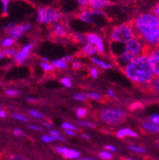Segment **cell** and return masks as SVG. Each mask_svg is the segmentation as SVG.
Here are the masks:
<instances>
[{
  "mask_svg": "<svg viewBox=\"0 0 159 160\" xmlns=\"http://www.w3.org/2000/svg\"><path fill=\"white\" fill-rule=\"evenodd\" d=\"M29 56V52H24V51H20V52H17V53L14 55V58H15V61L17 64H20L22 62H24L25 60L28 58Z\"/></svg>",
  "mask_w": 159,
  "mask_h": 160,
  "instance_id": "15",
  "label": "cell"
},
{
  "mask_svg": "<svg viewBox=\"0 0 159 160\" xmlns=\"http://www.w3.org/2000/svg\"><path fill=\"white\" fill-rule=\"evenodd\" d=\"M99 156H100V158H102L104 160H110V159L112 158V153L109 151H103V152H101L100 153H99Z\"/></svg>",
  "mask_w": 159,
  "mask_h": 160,
  "instance_id": "21",
  "label": "cell"
},
{
  "mask_svg": "<svg viewBox=\"0 0 159 160\" xmlns=\"http://www.w3.org/2000/svg\"><path fill=\"white\" fill-rule=\"evenodd\" d=\"M82 136H83L84 138H89V135H88V134H85V133H83Z\"/></svg>",
  "mask_w": 159,
  "mask_h": 160,
  "instance_id": "51",
  "label": "cell"
},
{
  "mask_svg": "<svg viewBox=\"0 0 159 160\" xmlns=\"http://www.w3.org/2000/svg\"><path fill=\"white\" fill-rule=\"evenodd\" d=\"M105 148H106L108 151H111V152H115V151H116V148L113 147V146H112V145H107Z\"/></svg>",
  "mask_w": 159,
  "mask_h": 160,
  "instance_id": "44",
  "label": "cell"
},
{
  "mask_svg": "<svg viewBox=\"0 0 159 160\" xmlns=\"http://www.w3.org/2000/svg\"><path fill=\"white\" fill-rule=\"evenodd\" d=\"M1 1H2V3L4 5V12H3V14L6 15L7 14V10H8V3L10 2V0H1Z\"/></svg>",
  "mask_w": 159,
  "mask_h": 160,
  "instance_id": "40",
  "label": "cell"
},
{
  "mask_svg": "<svg viewBox=\"0 0 159 160\" xmlns=\"http://www.w3.org/2000/svg\"><path fill=\"white\" fill-rule=\"evenodd\" d=\"M154 11H155V13H154V15L158 17V14H159V12H158V3L155 5V8H153V9L152 10V12H153Z\"/></svg>",
  "mask_w": 159,
  "mask_h": 160,
  "instance_id": "45",
  "label": "cell"
},
{
  "mask_svg": "<svg viewBox=\"0 0 159 160\" xmlns=\"http://www.w3.org/2000/svg\"><path fill=\"white\" fill-rule=\"evenodd\" d=\"M91 60H92V61L94 64H96V65H98V66H100V67H102V68H104V69H110V68H112V66H111L110 64H106L105 62L102 61V60H99V59H97V58H95V57H92Z\"/></svg>",
  "mask_w": 159,
  "mask_h": 160,
  "instance_id": "17",
  "label": "cell"
},
{
  "mask_svg": "<svg viewBox=\"0 0 159 160\" xmlns=\"http://www.w3.org/2000/svg\"><path fill=\"white\" fill-rule=\"evenodd\" d=\"M149 84H150V88L152 89V92H158V77L155 76V78H152L149 82Z\"/></svg>",
  "mask_w": 159,
  "mask_h": 160,
  "instance_id": "19",
  "label": "cell"
},
{
  "mask_svg": "<svg viewBox=\"0 0 159 160\" xmlns=\"http://www.w3.org/2000/svg\"><path fill=\"white\" fill-rule=\"evenodd\" d=\"M52 66L58 69H65L67 68V63L63 59H59V60H54V61H52Z\"/></svg>",
  "mask_w": 159,
  "mask_h": 160,
  "instance_id": "18",
  "label": "cell"
},
{
  "mask_svg": "<svg viewBox=\"0 0 159 160\" xmlns=\"http://www.w3.org/2000/svg\"><path fill=\"white\" fill-rule=\"evenodd\" d=\"M78 160H94V159H92V158H81V159H78Z\"/></svg>",
  "mask_w": 159,
  "mask_h": 160,
  "instance_id": "50",
  "label": "cell"
},
{
  "mask_svg": "<svg viewBox=\"0 0 159 160\" xmlns=\"http://www.w3.org/2000/svg\"><path fill=\"white\" fill-rule=\"evenodd\" d=\"M143 127L146 131L148 132H158L159 131V128H158V125H155V124H152V123H150V122H143Z\"/></svg>",
  "mask_w": 159,
  "mask_h": 160,
  "instance_id": "16",
  "label": "cell"
},
{
  "mask_svg": "<svg viewBox=\"0 0 159 160\" xmlns=\"http://www.w3.org/2000/svg\"><path fill=\"white\" fill-rule=\"evenodd\" d=\"M126 160H132V159H126Z\"/></svg>",
  "mask_w": 159,
  "mask_h": 160,
  "instance_id": "52",
  "label": "cell"
},
{
  "mask_svg": "<svg viewBox=\"0 0 159 160\" xmlns=\"http://www.w3.org/2000/svg\"><path fill=\"white\" fill-rule=\"evenodd\" d=\"M61 83H62L64 86H66V87H71V86H72V81H71V79H70V78H67V77L61 79Z\"/></svg>",
  "mask_w": 159,
  "mask_h": 160,
  "instance_id": "33",
  "label": "cell"
},
{
  "mask_svg": "<svg viewBox=\"0 0 159 160\" xmlns=\"http://www.w3.org/2000/svg\"><path fill=\"white\" fill-rule=\"evenodd\" d=\"M12 116H13L15 119L21 120V121H28L27 117H25V116H23V115H21V114H16V113H14V114H12Z\"/></svg>",
  "mask_w": 159,
  "mask_h": 160,
  "instance_id": "37",
  "label": "cell"
},
{
  "mask_svg": "<svg viewBox=\"0 0 159 160\" xmlns=\"http://www.w3.org/2000/svg\"><path fill=\"white\" fill-rule=\"evenodd\" d=\"M55 150L57 152L61 153L65 158H68V159H75L80 156V152L75 150H72V149H68L64 147H56Z\"/></svg>",
  "mask_w": 159,
  "mask_h": 160,
  "instance_id": "11",
  "label": "cell"
},
{
  "mask_svg": "<svg viewBox=\"0 0 159 160\" xmlns=\"http://www.w3.org/2000/svg\"><path fill=\"white\" fill-rule=\"evenodd\" d=\"M110 5H112V3L109 0H90L89 2V7L93 9H101Z\"/></svg>",
  "mask_w": 159,
  "mask_h": 160,
  "instance_id": "12",
  "label": "cell"
},
{
  "mask_svg": "<svg viewBox=\"0 0 159 160\" xmlns=\"http://www.w3.org/2000/svg\"><path fill=\"white\" fill-rule=\"evenodd\" d=\"M65 132H66L68 135H72V136L75 135V132H74V131H72V130H65Z\"/></svg>",
  "mask_w": 159,
  "mask_h": 160,
  "instance_id": "46",
  "label": "cell"
},
{
  "mask_svg": "<svg viewBox=\"0 0 159 160\" xmlns=\"http://www.w3.org/2000/svg\"><path fill=\"white\" fill-rule=\"evenodd\" d=\"M6 160H28V159L22 155H19V154H11L8 156V158Z\"/></svg>",
  "mask_w": 159,
  "mask_h": 160,
  "instance_id": "23",
  "label": "cell"
},
{
  "mask_svg": "<svg viewBox=\"0 0 159 160\" xmlns=\"http://www.w3.org/2000/svg\"><path fill=\"white\" fill-rule=\"evenodd\" d=\"M50 135L52 137H53L54 140H60V141H64V140H65V138L62 137L60 135V133H59L57 131H54V130H51L50 131Z\"/></svg>",
  "mask_w": 159,
  "mask_h": 160,
  "instance_id": "20",
  "label": "cell"
},
{
  "mask_svg": "<svg viewBox=\"0 0 159 160\" xmlns=\"http://www.w3.org/2000/svg\"><path fill=\"white\" fill-rule=\"evenodd\" d=\"M90 72H91V75L93 78H97V76H98V71L95 68H91Z\"/></svg>",
  "mask_w": 159,
  "mask_h": 160,
  "instance_id": "39",
  "label": "cell"
},
{
  "mask_svg": "<svg viewBox=\"0 0 159 160\" xmlns=\"http://www.w3.org/2000/svg\"><path fill=\"white\" fill-rule=\"evenodd\" d=\"M76 115L78 117H84L87 115V110L83 109V108H79L76 110Z\"/></svg>",
  "mask_w": 159,
  "mask_h": 160,
  "instance_id": "27",
  "label": "cell"
},
{
  "mask_svg": "<svg viewBox=\"0 0 159 160\" xmlns=\"http://www.w3.org/2000/svg\"><path fill=\"white\" fill-rule=\"evenodd\" d=\"M134 38L142 41L143 45L156 48L159 40V20L154 14L148 12L138 15L132 20Z\"/></svg>",
  "mask_w": 159,
  "mask_h": 160,
  "instance_id": "1",
  "label": "cell"
},
{
  "mask_svg": "<svg viewBox=\"0 0 159 160\" xmlns=\"http://www.w3.org/2000/svg\"><path fill=\"white\" fill-rule=\"evenodd\" d=\"M96 52H97V51H96L95 47L93 45L90 44V43L85 45L82 48L81 52H80V53H83V55H92V54H94Z\"/></svg>",
  "mask_w": 159,
  "mask_h": 160,
  "instance_id": "14",
  "label": "cell"
},
{
  "mask_svg": "<svg viewBox=\"0 0 159 160\" xmlns=\"http://www.w3.org/2000/svg\"><path fill=\"white\" fill-rule=\"evenodd\" d=\"M86 39L88 40V42L92 45H93L96 49V51L100 53V54H104L105 53V48H104V44L101 37L97 35L96 33H87L86 34Z\"/></svg>",
  "mask_w": 159,
  "mask_h": 160,
  "instance_id": "8",
  "label": "cell"
},
{
  "mask_svg": "<svg viewBox=\"0 0 159 160\" xmlns=\"http://www.w3.org/2000/svg\"><path fill=\"white\" fill-rule=\"evenodd\" d=\"M150 120L152 122V124L158 125L159 123V115L158 114H152L150 116Z\"/></svg>",
  "mask_w": 159,
  "mask_h": 160,
  "instance_id": "29",
  "label": "cell"
},
{
  "mask_svg": "<svg viewBox=\"0 0 159 160\" xmlns=\"http://www.w3.org/2000/svg\"><path fill=\"white\" fill-rule=\"evenodd\" d=\"M80 67H81V64L79 63V62H73V64H72V68H73L74 70L80 69Z\"/></svg>",
  "mask_w": 159,
  "mask_h": 160,
  "instance_id": "43",
  "label": "cell"
},
{
  "mask_svg": "<svg viewBox=\"0 0 159 160\" xmlns=\"http://www.w3.org/2000/svg\"><path fill=\"white\" fill-rule=\"evenodd\" d=\"M134 38L132 21L114 26L110 32V40L115 43H126Z\"/></svg>",
  "mask_w": 159,
  "mask_h": 160,
  "instance_id": "3",
  "label": "cell"
},
{
  "mask_svg": "<svg viewBox=\"0 0 159 160\" xmlns=\"http://www.w3.org/2000/svg\"><path fill=\"white\" fill-rule=\"evenodd\" d=\"M13 134H14L15 136H20V135H24V132H23L21 130L16 129V130H14V132H13Z\"/></svg>",
  "mask_w": 159,
  "mask_h": 160,
  "instance_id": "41",
  "label": "cell"
},
{
  "mask_svg": "<svg viewBox=\"0 0 159 160\" xmlns=\"http://www.w3.org/2000/svg\"><path fill=\"white\" fill-rule=\"evenodd\" d=\"M142 50H143V44L138 39L132 38L129 40L128 42L125 43V49L123 52L120 53V55L118 57L119 62L128 65L135 57L141 54Z\"/></svg>",
  "mask_w": 159,
  "mask_h": 160,
  "instance_id": "4",
  "label": "cell"
},
{
  "mask_svg": "<svg viewBox=\"0 0 159 160\" xmlns=\"http://www.w3.org/2000/svg\"><path fill=\"white\" fill-rule=\"evenodd\" d=\"M116 135L119 138H123V137H126V136H131V137H137L138 136V134L135 132L132 131L129 128H124V129H121V130L117 131Z\"/></svg>",
  "mask_w": 159,
  "mask_h": 160,
  "instance_id": "13",
  "label": "cell"
},
{
  "mask_svg": "<svg viewBox=\"0 0 159 160\" xmlns=\"http://www.w3.org/2000/svg\"><path fill=\"white\" fill-rule=\"evenodd\" d=\"M14 44V39L11 38V37H8V38H5L3 41H2V46L3 47H11Z\"/></svg>",
  "mask_w": 159,
  "mask_h": 160,
  "instance_id": "22",
  "label": "cell"
},
{
  "mask_svg": "<svg viewBox=\"0 0 159 160\" xmlns=\"http://www.w3.org/2000/svg\"><path fill=\"white\" fill-rule=\"evenodd\" d=\"M129 149L131 151H133L135 152H140V153H143V152H146L147 150L145 148H142V147H135V146H129Z\"/></svg>",
  "mask_w": 159,
  "mask_h": 160,
  "instance_id": "25",
  "label": "cell"
},
{
  "mask_svg": "<svg viewBox=\"0 0 159 160\" xmlns=\"http://www.w3.org/2000/svg\"><path fill=\"white\" fill-rule=\"evenodd\" d=\"M29 113H30L32 117H34V118H36V119H40V118L43 116L41 112H37V111H34V110H30V111H29Z\"/></svg>",
  "mask_w": 159,
  "mask_h": 160,
  "instance_id": "26",
  "label": "cell"
},
{
  "mask_svg": "<svg viewBox=\"0 0 159 160\" xmlns=\"http://www.w3.org/2000/svg\"><path fill=\"white\" fill-rule=\"evenodd\" d=\"M6 116H7L6 112L2 110H0V117H6Z\"/></svg>",
  "mask_w": 159,
  "mask_h": 160,
  "instance_id": "49",
  "label": "cell"
},
{
  "mask_svg": "<svg viewBox=\"0 0 159 160\" xmlns=\"http://www.w3.org/2000/svg\"><path fill=\"white\" fill-rule=\"evenodd\" d=\"M0 85H1V81H0Z\"/></svg>",
  "mask_w": 159,
  "mask_h": 160,
  "instance_id": "53",
  "label": "cell"
},
{
  "mask_svg": "<svg viewBox=\"0 0 159 160\" xmlns=\"http://www.w3.org/2000/svg\"><path fill=\"white\" fill-rule=\"evenodd\" d=\"M76 1L80 4L82 7H89V2L90 0H76Z\"/></svg>",
  "mask_w": 159,
  "mask_h": 160,
  "instance_id": "38",
  "label": "cell"
},
{
  "mask_svg": "<svg viewBox=\"0 0 159 160\" xmlns=\"http://www.w3.org/2000/svg\"><path fill=\"white\" fill-rule=\"evenodd\" d=\"M50 31L53 37H61L65 38L68 36V32L65 29V27L59 23H52L50 26Z\"/></svg>",
  "mask_w": 159,
  "mask_h": 160,
  "instance_id": "10",
  "label": "cell"
},
{
  "mask_svg": "<svg viewBox=\"0 0 159 160\" xmlns=\"http://www.w3.org/2000/svg\"><path fill=\"white\" fill-rule=\"evenodd\" d=\"M88 97H90L93 100H99L101 98V95L97 92H90V93H88Z\"/></svg>",
  "mask_w": 159,
  "mask_h": 160,
  "instance_id": "31",
  "label": "cell"
},
{
  "mask_svg": "<svg viewBox=\"0 0 159 160\" xmlns=\"http://www.w3.org/2000/svg\"><path fill=\"white\" fill-rule=\"evenodd\" d=\"M6 93H7V95H9V96H16V95H18L19 92L18 91H16V90H6Z\"/></svg>",
  "mask_w": 159,
  "mask_h": 160,
  "instance_id": "34",
  "label": "cell"
},
{
  "mask_svg": "<svg viewBox=\"0 0 159 160\" xmlns=\"http://www.w3.org/2000/svg\"><path fill=\"white\" fill-rule=\"evenodd\" d=\"M124 72L132 81L139 84L149 83L154 76L147 54H140L135 57L125 66Z\"/></svg>",
  "mask_w": 159,
  "mask_h": 160,
  "instance_id": "2",
  "label": "cell"
},
{
  "mask_svg": "<svg viewBox=\"0 0 159 160\" xmlns=\"http://www.w3.org/2000/svg\"><path fill=\"white\" fill-rule=\"evenodd\" d=\"M81 126H84V127H89V128H94V124L91 123V122H87V121H79L78 122Z\"/></svg>",
  "mask_w": 159,
  "mask_h": 160,
  "instance_id": "36",
  "label": "cell"
},
{
  "mask_svg": "<svg viewBox=\"0 0 159 160\" xmlns=\"http://www.w3.org/2000/svg\"><path fill=\"white\" fill-rule=\"evenodd\" d=\"M41 67H42V69H43L45 72H52V71L54 70L53 66L51 65V64H49V63H42V64H41Z\"/></svg>",
  "mask_w": 159,
  "mask_h": 160,
  "instance_id": "28",
  "label": "cell"
},
{
  "mask_svg": "<svg viewBox=\"0 0 159 160\" xmlns=\"http://www.w3.org/2000/svg\"><path fill=\"white\" fill-rule=\"evenodd\" d=\"M62 59L67 63V62H69V61H72V56H66V57H64V58H62Z\"/></svg>",
  "mask_w": 159,
  "mask_h": 160,
  "instance_id": "47",
  "label": "cell"
},
{
  "mask_svg": "<svg viewBox=\"0 0 159 160\" xmlns=\"http://www.w3.org/2000/svg\"><path fill=\"white\" fill-rule=\"evenodd\" d=\"M107 94H108V96H110V97H113V96H114V92H113L112 90H109L108 92H107Z\"/></svg>",
  "mask_w": 159,
  "mask_h": 160,
  "instance_id": "48",
  "label": "cell"
},
{
  "mask_svg": "<svg viewBox=\"0 0 159 160\" xmlns=\"http://www.w3.org/2000/svg\"><path fill=\"white\" fill-rule=\"evenodd\" d=\"M17 53V51L15 50H6L2 52V54H5L6 56H14Z\"/></svg>",
  "mask_w": 159,
  "mask_h": 160,
  "instance_id": "30",
  "label": "cell"
},
{
  "mask_svg": "<svg viewBox=\"0 0 159 160\" xmlns=\"http://www.w3.org/2000/svg\"><path fill=\"white\" fill-rule=\"evenodd\" d=\"M29 128H30L31 130H34V131H37V132L41 131V128H40V127L35 126V125H30V126H29Z\"/></svg>",
  "mask_w": 159,
  "mask_h": 160,
  "instance_id": "42",
  "label": "cell"
},
{
  "mask_svg": "<svg viewBox=\"0 0 159 160\" xmlns=\"http://www.w3.org/2000/svg\"><path fill=\"white\" fill-rule=\"evenodd\" d=\"M8 34L10 35L11 38L12 39H17L20 37L24 32L29 31L32 26L30 24H25V25H13V26H9L8 27Z\"/></svg>",
  "mask_w": 159,
  "mask_h": 160,
  "instance_id": "7",
  "label": "cell"
},
{
  "mask_svg": "<svg viewBox=\"0 0 159 160\" xmlns=\"http://www.w3.org/2000/svg\"><path fill=\"white\" fill-rule=\"evenodd\" d=\"M86 95L85 94H82V93H78V94H74L73 95V98L75 100H79V101H85L86 100Z\"/></svg>",
  "mask_w": 159,
  "mask_h": 160,
  "instance_id": "32",
  "label": "cell"
},
{
  "mask_svg": "<svg viewBox=\"0 0 159 160\" xmlns=\"http://www.w3.org/2000/svg\"><path fill=\"white\" fill-rule=\"evenodd\" d=\"M62 128H63L64 130H72V131H76V130H78V128H77L75 125H72V124L68 123V122L63 123V124H62Z\"/></svg>",
  "mask_w": 159,
  "mask_h": 160,
  "instance_id": "24",
  "label": "cell"
},
{
  "mask_svg": "<svg viewBox=\"0 0 159 160\" xmlns=\"http://www.w3.org/2000/svg\"><path fill=\"white\" fill-rule=\"evenodd\" d=\"M62 14L58 11L52 8H42L38 11V22L39 23H54L60 20Z\"/></svg>",
  "mask_w": 159,
  "mask_h": 160,
  "instance_id": "6",
  "label": "cell"
},
{
  "mask_svg": "<svg viewBox=\"0 0 159 160\" xmlns=\"http://www.w3.org/2000/svg\"><path fill=\"white\" fill-rule=\"evenodd\" d=\"M100 118L106 124L119 125L126 120V113L117 109H104L100 112Z\"/></svg>",
  "mask_w": 159,
  "mask_h": 160,
  "instance_id": "5",
  "label": "cell"
},
{
  "mask_svg": "<svg viewBox=\"0 0 159 160\" xmlns=\"http://www.w3.org/2000/svg\"><path fill=\"white\" fill-rule=\"evenodd\" d=\"M42 140H43L44 142H46V143H50V142H52L54 139L51 135H43L42 136Z\"/></svg>",
  "mask_w": 159,
  "mask_h": 160,
  "instance_id": "35",
  "label": "cell"
},
{
  "mask_svg": "<svg viewBox=\"0 0 159 160\" xmlns=\"http://www.w3.org/2000/svg\"><path fill=\"white\" fill-rule=\"evenodd\" d=\"M158 47L155 49L153 48L151 52L149 53V61L151 64V67L152 69L153 74H155L156 77L159 75V61H158Z\"/></svg>",
  "mask_w": 159,
  "mask_h": 160,
  "instance_id": "9",
  "label": "cell"
}]
</instances>
